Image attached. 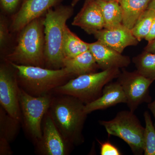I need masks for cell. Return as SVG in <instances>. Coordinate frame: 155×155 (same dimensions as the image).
Returning a JSON list of instances; mask_svg holds the SVG:
<instances>
[{"mask_svg":"<svg viewBox=\"0 0 155 155\" xmlns=\"http://www.w3.org/2000/svg\"><path fill=\"white\" fill-rule=\"evenodd\" d=\"M52 97L48 113L66 141L71 145L84 142L82 130L87 114L85 104L67 95Z\"/></svg>","mask_w":155,"mask_h":155,"instance_id":"cell-1","label":"cell"},{"mask_svg":"<svg viewBox=\"0 0 155 155\" xmlns=\"http://www.w3.org/2000/svg\"><path fill=\"white\" fill-rule=\"evenodd\" d=\"M45 17L29 22L19 31L17 45L6 61L19 65L43 67L45 62Z\"/></svg>","mask_w":155,"mask_h":155,"instance_id":"cell-2","label":"cell"},{"mask_svg":"<svg viewBox=\"0 0 155 155\" xmlns=\"http://www.w3.org/2000/svg\"><path fill=\"white\" fill-rule=\"evenodd\" d=\"M73 7L61 6L50 9L44 19L45 62L49 69L64 68L62 47L67 21L73 14Z\"/></svg>","mask_w":155,"mask_h":155,"instance_id":"cell-3","label":"cell"},{"mask_svg":"<svg viewBox=\"0 0 155 155\" xmlns=\"http://www.w3.org/2000/svg\"><path fill=\"white\" fill-rule=\"evenodd\" d=\"M9 63L16 70L20 87L33 96L48 94L51 91L64 84L67 78L72 76L65 68L47 69Z\"/></svg>","mask_w":155,"mask_h":155,"instance_id":"cell-4","label":"cell"},{"mask_svg":"<svg viewBox=\"0 0 155 155\" xmlns=\"http://www.w3.org/2000/svg\"><path fill=\"white\" fill-rule=\"evenodd\" d=\"M120 73L119 69H112L79 75L53 91L58 94L75 97L86 104L99 97L104 87Z\"/></svg>","mask_w":155,"mask_h":155,"instance_id":"cell-5","label":"cell"},{"mask_svg":"<svg viewBox=\"0 0 155 155\" xmlns=\"http://www.w3.org/2000/svg\"><path fill=\"white\" fill-rule=\"evenodd\" d=\"M100 123L109 135L117 137L126 143L134 155L143 153L145 127L133 112H119L112 120H102Z\"/></svg>","mask_w":155,"mask_h":155,"instance_id":"cell-6","label":"cell"},{"mask_svg":"<svg viewBox=\"0 0 155 155\" xmlns=\"http://www.w3.org/2000/svg\"><path fill=\"white\" fill-rule=\"evenodd\" d=\"M19 99L25 129L37 143L41 139L42 121L49 109L52 97L49 94L33 96L19 87Z\"/></svg>","mask_w":155,"mask_h":155,"instance_id":"cell-7","label":"cell"},{"mask_svg":"<svg viewBox=\"0 0 155 155\" xmlns=\"http://www.w3.org/2000/svg\"><path fill=\"white\" fill-rule=\"evenodd\" d=\"M19 92V84L15 69L10 64V66L2 64L0 67L1 106L10 116L21 122L22 116Z\"/></svg>","mask_w":155,"mask_h":155,"instance_id":"cell-8","label":"cell"},{"mask_svg":"<svg viewBox=\"0 0 155 155\" xmlns=\"http://www.w3.org/2000/svg\"><path fill=\"white\" fill-rule=\"evenodd\" d=\"M117 78V81L121 84L125 93L126 104L130 111L134 112L143 103L151 102L149 87L153 81L144 77L137 71L129 72L125 69Z\"/></svg>","mask_w":155,"mask_h":155,"instance_id":"cell-9","label":"cell"},{"mask_svg":"<svg viewBox=\"0 0 155 155\" xmlns=\"http://www.w3.org/2000/svg\"><path fill=\"white\" fill-rule=\"evenodd\" d=\"M43 120L42 137L36 143L38 152L44 155L69 154L71 145L63 137L48 111L45 115Z\"/></svg>","mask_w":155,"mask_h":155,"instance_id":"cell-10","label":"cell"},{"mask_svg":"<svg viewBox=\"0 0 155 155\" xmlns=\"http://www.w3.org/2000/svg\"><path fill=\"white\" fill-rule=\"evenodd\" d=\"M62 0H23L14 15L11 25L14 32L19 31L34 19L42 16Z\"/></svg>","mask_w":155,"mask_h":155,"instance_id":"cell-11","label":"cell"},{"mask_svg":"<svg viewBox=\"0 0 155 155\" xmlns=\"http://www.w3.org/2000/svg\"><path fill=\"white\" fill-rule=\"evenodd\" d=\"M89 50L93 56L99 69L102 70L128 67L130 58L97 40L89 43Z\"/></svg>","mask_w":155,"mask_h":155,"instance_id":"cell-12","label":"cell"},{"mask_svg":"<svg viewBox=\"0 0 155 155\" xmlns=\"http://www.w3.org/2000/svg\"><path fill=\"white\" fill-rule=\"evenodd\" d=\"M72 25L80 27L89 35L104 28V21L97 0H87L73 19Z\"/></svg>","mask_w":155,"mask_h":155,"instance_id":"cell-13","label":"cell"},{"mask_svg":"<svg viewBox=\"0 0 155 155\" xmlns=\"http://www.w3.org/2000/svg\"><path fill=\"white\" fill-rule=\"evenodd\" d=\"M97 40L122 54L127 47L136 46L139 41L131 29L122 25L111 29L103 28L94 34Z\"/></svg>","mask_w":155,"mask_h":155,"instance_id":"cell-14","label":"cell"},{"mask_svg":"<svg viewBox=\"0 0 155 155\" xmlns=\"http://www.w3.org/2000/svg\"><path fill=\"white\" fill-rule=\"evenodd\" d=\"M127 98L121 84L118 82H110L104 87L101 95L85 104L84 110L88 114L97 110H104L121 103H127Z\"/></svg>","mask_w":155,"mask_h":155,"instance_id":"cell-15","label":"cell"},{"mask_svg":"<svg viewBox=\"0 0 155 155\" xmlns=\"http://www.w3.org/2000/svg\"><path fill=\"white\" fill-rule=\"evenodd\" d=\"M63 65L71 75L77 77L96 72L99 68L89 50L74 58H64Z\"/></svg>","mask_w":155,"mask_h":155,"instance_id":"cell-16","label":"cell"},{"mask_svg":"<svg viewBox=\"0 0 155 155\" xmlns=\"http://www.w3.org/2000/svg\"><path fill=\"white\" fill-rule=\"evenodd\" d=\"M123 12L122 24L131 29L139 17L147 9L151 0H118Z\"/></svg>","mask_w":155,"mask_h":155,"instance_id":"cell-17","label":"cell"},{"mask_svg":"<svg viewBox=\"0 0 155 155\" xmlns=\"http://www.w3.org/2000/svg\"><path fill=\"white\" fill-rule=\"evenodd\" d=\"M97 2L102 13L105 28L111 29L122 25L123 12L118 0Z\"/></svg>","mask_w":155,"mask_h":155,"instance_id":"cell-18","label":"cell"},{"mask_svg":"<svg viewBox=\"0 0 155 155\" xmlns=\"http://www.w3.org/2000/svg\"><path fill=\"white\" fill-rule=\"evenodd\" d=\"M88 50L89 43L81 39L66 25L62 47L64 58H74Z\"/></svg>","mask_w":155,"mask_h":155,"instance_id":"cell-19","label":"cell"},{"mask_svg":"<svg viewBox=\"0 0 155 155\" xmlns=\"http://www.w3.org/2000/svg\"><path fill=\"white\" fill-rule=\"evenodd\" d=\"M20 122L8 114L0 107V138L9 142L16 138L19 132Z\"/></svg>","mask_w":155,"mask_h":155,"instance_id":"cell-20","label":"cell"},{"mask_svg":"<svg viewBox=\"0 0 155 155\" xmlns=\"http://www.w3.org/2000/svg\"><path fill=\"white\" fill-rule=\"evenodd\" d=\"M136 71L143 76L155 80V54L144 51L133 59Z\"/></svg>","mask_w":155,"mask_h":155,"instance_id":"cell-21","label":"cell"},{"mask_svg":"<svg viewBox=\"0 0 155 155\" xmlns=\"http://www.w3.org/2000/svg\"><path fill=\"white\" fill-rule=\"evenodd\" d=\"M155 18V11L147 9L139 17L131 29L133 35L139 41L146 38L149 32Z\"/></svg>","mask_w":155,"mask_h":155,"instance_id":"cell-22","label":"cell"},{"mask_svg":"<svg viewBox=\"0 0 155 155\" xmlns=\"http://www.w3.org/2000/svg\"><path fill=\"white\" fill-rule=\"evenodd\" d=\"M145 127L144 139V155H155V127L148 111L143 114Z\"/></svg>","mask_w":155,"mask_h":155,"instance_id":"cell-23","label":"cell"},{"mask_svg":"<svg viewBox=\"0 0 155 155\" xmlns=\"http://www.w3.org/2000/svg\"><path fill=\"white\" fill-rule=\"evenodd\" d=\"M1 7L6 13L11 14L17 12L23 0H0Z\"/></svg>","mask_w":155,"mask_h":155,"instance_id":"cell-24","label":"cell"},{"mask_svg":"<svg viewBox=\"0 0 155 155\" xmlns=\"http://www.w3.org/2000/svg\"><path fill=\"white\" fill-rule=\"evenodd\" d=\"M9 32L7 21L3 16L0 20V46L1 49L5 47L8 41Z\"/></svg>","mask_w":155,"mask_h":155,"instance_id":"cell-25","label":"cell"},{"mask_svg":"<svg viewBox=\"0 0 155 155\" xmlns=\"http://www.w3.org/2000/svg\"><path fill=\"white\" fill-rule=\"evenodd\" d=\"M101 146V155H122L119 149L111 143L110 141L101 142L98 140Z\"/></svg>","mask_w":155,"mask_h":155,"instance_id":"cell-26","label":"cell"},{"mask_svg":"<svg viewBox=\"0 0 155 155\" xmlns=\"http://www.w3.org/2000/svg\"><path fill=\"white\" fill-rule=\"evenodd\" d=\"M12 154L10 142L5 139L0 138V155H11Z\"/></svg>","mask_w":155,"mask_h":155,"instance_id":"cell-27","label":"cell"},{"mask_svg":"<svg viewBox=\"0 0 155 155\" xmlns=\"http://www.w3.org/2000/svg\"><path fill=\"white\" fill-rule=\"evenodd\" d=\"M155 39V18L153 21L151 27L150 29L149 32L148 34L147 35L145 39L149 42Z\"/></svg>","mask_w":155,"mask_h":155,"instance_id":"cell-28","label":"cell"},{"mask_svg":"<svg viewBox=\"0 0 155 155\" xmlns=\"http://www.w3.org/2000/svg\"><path fill=\"white\" fill-rule=\"evenodd\" d=\"M144 51L155 54V39L148 43V44L144 48Z\"/></svg>","mask_w":155,"mask_h":155,"instance_id":"cell-29","label":"cell"},{"mask_svg":"<svg viewBox=\"0 0 155 155\" xmlns=\"http://www.w3.org/2000/svg\"><path fill=\"white\" fill-rule=\"evenodd\" d=\"M148 107L152 112L155 119V123L154 124L155 127V99L153 102H151L148 104Z\"/></svg>","mask_w":155,"mask_h":155,"instance_id":"cell-30","label":"cell"},{"mask_svg":"<svg viewBox=\"0 0 155 155\" xmlns=\"http://www.w3.org/2000/svg\"><path fill=\"white\" fill-rule=\"evenodd\" d=\"M147 9H151L155 11V0H151Z\"/></svg>","mask_w":155,"mask_h":155,"instance_id":"cell-31","label":"cell"},{"mask_svg":"<svg viewBox=\"0 0 155 155\" xmlns=\"http://www.w3.org/2000/svg\"><path fill=\"white\" fill-rule=\"evenodd\" d=\"M80 1V0H73L72 4H71V6L73 7H74L77 4V3ZM97 1H111V0H97Z\"/></svg>","mask_w":155,"mask_h":155,"instance_id":"cell-32","label":"cell"}]
</instances>
